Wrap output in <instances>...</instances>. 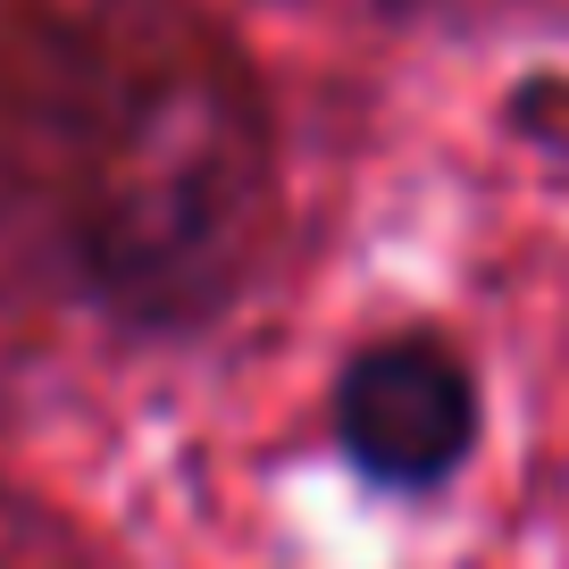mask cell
I'll list each match as a JSON object with an SVG mask.
<instances>
[{"mask_svg": "<svg viewBox=\"0 0 569 569\" xmlns=\"http://www.w3.org/2000/svg\"><path fill=\"white\" fill-rule=\"evenodd\" d=\"M336 436L360 478L393 486V495H427L478 445V386L427 336L369 343L336 386Z\"/></svg>", "mask_w": 569, "mask_h": 569, "instance_id": "1", "label": "cell"}]
</instances>
